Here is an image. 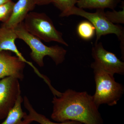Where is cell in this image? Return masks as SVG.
<instances>
[{"mask_svg":"<svg viewBox=\"0 0 124 124\" xmlns=\"http://www.w3.org/2000/svg\"><path fill=\"white\" fill-rule=\"evenodd\" d=\"M17 36L14 29L2 26L0 28V52L9 51L15 54L16 56L22 61L29 65L37 75L46 81L48 79L46 76L42 75L32 63L27 60L20 53L15 44V40Z\"/></svg>","mask_w":124,"mask_h":124,"instance_id":"obj_9","label":"cell"},{"mask_svg":"<svg viewBox=\"0 0 124 124\" xmlns=\"http://www.w3.org/2000/svg\"><path fill=\"white\" fill-rule=\"evenodd\" d=\"M77 1L78 0H51V3L61 11L60 17L75 6Z\"/></svg>","mask_w":124,"mask_h":124,"instance_id":"obj_15","label":"cell"},{"mask_svg":"<svg viewBox=\"0 0 124 124\" xmlns=\"http://www.w3.org/2000/svg\"><path fill=\"white\" fill-rule=\"evenodd\" d=\"M18 39L23 41L31 49V58L39 66L44 67V59L48 56L52 59L56 65L62 63L65 59L67 51L58 45L48 46L40 40L29 33L24 27L23 22L14 29Z\"/></svg>","mask_w":124,"mask_h":124,"instance_id":"obj_2","label":"cell"},{"mask_svg":"<svg viewBox=\"0 0 124 124\" xmlns=\"http://www.w3.org/2000/svg\"><path fill=\"white\" fill-rule=\"evenodd\" d=\"M7 51L0 52V80L8 77H13L23 80L26 63Z\"/></svg>","mask_w":124,"mask_h":124,"instance_id":"obj_8","label":"cell"},{"mask_svg":"<svg viewBox=\"0 0 124 124\" xmlns=\"http://www.w3.org/2000/svg\"><path fill=\"white\" fill-rule=\"evenodd\" d=\"M75 15L86 18L95 27L96 36L95 42H97L102 36L109 34H115L120 41L122 56L124 55V29L119 25L111 22L106 16L104 9H97L95 13H89L75 6L62 15L61 17Z\"/></svg>","mask_w":124,"mask_h":124,"instance_id":"obj_4","label":"cell"},{"mask_svg":"<svg viewBox=\"0 0 124 124\" xmlns=\"http://www.w3.org/2000/svg\"><path fill=\"white\" fill-rule=\"evenodd\" d=\"M52 120L57 122L74 121L84 124H103L101 114L93 96L86 91L68 89L52 101Z\"/></svg>","mask_w":124,"mask_h":124,"instance_id":"obj_1","label":"cell"},{"mask_svg":"<svg viewBox=\"0 0 124 124\" xmlns=\"http://www.w3.org/2000/svg\"></svg>","mask_w":124,"mask_h":124,"instance_id":"obj_20","label":"cell"},{"mask_svg":"<svg viewBox=\"0 0 124 124\" xmlns=\"http://www.w3.org/2000/svg\"><path fill=\"white\" fill-rule=\"evenodd\" d=\"M77 31L79 37L85 40L91 39L96 33L95 27L89 21L80 23L78 25Z\"/></svg>","mask_w":124,"mask_h":124,"instance_id":"obj_14","label":"cell"},{"mask_svg":"<svg viewBox=\"0 0 124 124\" xmlns=\"http://www.w3.org/2000/svg\"><path fill=\"white\" fill-rule=\"evenodd\" d=\"M15 3L11 0L0 5V21L4 23L8 21L12 14Z\"/></svg>","mask_w":124,"mask_h":124,"instance_id":"obj_16","label":"cell"},{"mask_svg":"<svg viewBox=\"0 0 124 124\" xmlns=\"http://www.w3.org/2000/svg\"><path fill=\"white\" fill-rule=\"evenodd\" d=\"M36 5H44L51 3V0H34Z\"/></svg>","mask_w":124,"mask_h":124,"instance_id":"obj_18","label":"cell"},{"mask_svg":"<svg viewBox=\"0 0 124 124\" xmlns=\"http://www.w3.org/2000/svg\"><path fill=\"white\" fill-rule=\"evenodd\" d=\"M107 17L111 22L114 23H124V7L121 11H117L113 10L112 11L105 12Z\"/></svg>","mask_w":124,"mask_h":124,"instance_id":"obj_17","label":"cell"},{"mask_svg":"<svg viewBox=\"0 0 124 124\" xmlns=\"http://www.w3.org/2000/svg\"><path fill=\"white\" fill-rule=\"evenodd\" d=\"M23 23L29 33L41 40L55 41L68 46L63 39L62 33L56 29L51 19L44 13L30 12L24 19Z\"/></svg>","mask_w":124,"mask_h":124,"instance_id":"obj_5","label":"cell"},{"mask_svg":"<svg viewBox=\"0 0 124 124\" xmlns=\"http://www.w3.org/2000/svg\"><path fill=\"white\" fill-rule=\"evenodd\" d=\"M92 69L96 85L93 95L95 104L98 107L103 104L110 106L116 105L124 94V85L116 81L113 75L97 68Z\"/></svg>","mask_w":124,"mask_h":124,"instance_id":"obj_3","label":"cell"},{"mask_svg":"<svg viewBox=\"0 0 124 124\" xmlns=\"http://www.w3.org/2000/svg\"><path fill=\"white\" fill-rule=\"evenodd\" d=\"M120 0H78V8L84 9L114 10Z\"/></svg>","mask_w":124,"mask_h":124,"instance_id":"obj_13","label":"cell"},{"mask_svg":"<svg viewBox=\"0 0 124 124\" xmlns=\"http://www.w3.org/2000/svg\"><path fill=\"white\" fill-rule=\"evenodd\" d=\"M23 104L25 108L29 112L28 118L32 122L36 121L40 124H82L81 122L74 121H67L60 123L51 121L49 119L42 114L38 113L33 108L29 100L26 96L23 98Z\"/></svg>","mask_w":124,"mask_h":124,"instance_id":"obj_12","label":"cell"},{"mask_svg":"<svg viewBox=\"0 0 124 124\" xmlns=\"http://www.w3.org/2000/svg\"><path fill=\"white\" fill-rule=\"evenodd\" d=\"M19 80L13 77L0 80V120L4 119L21 95Z\"/></svg>","mask_w":124,"mask_h":124,"instance_id":"obj_7","label":"cell"},{"mask_svg":"<svg viewBox=\"0 0 124 124\" xmlns=\"http://www.w3.org/2000/svg\"><path fill=\"white\" fill-rule=\"evenodd\" d=\"M10 0H0V5L7 3Z\"/></svg>","mask_w":124,"mask_h":124,"instance_id":"obj_19","label":"cell"},{"mask_svg":"<svg viewBox=\"0 0 124 124\" xmlns=\"http://www.w3.org/2000/svg\"><path fill=\"white\" fill-rule=\"evenodd\" d=\"M23 98L19 96L13 108L9 112L5 120L0 124H30L32 121L28 119V114L23 111L22 104Z\"/></svg>","mask_w":124,"mask_h":124,"instance_id":"obj_11","label":"cell"},{"mask_svg":"<svg viewBox=\"0 0 124 124\" xmlns=\"http://www.w3.org/2000/svg\"><path fill=\"white\" fill-rule=\"evenodd\" d=\"M35 5L34 0H18L15 3L10 17L2 26L14 29L23 22L27 15L34 8Z\"/></svg>","mask_w":124,"mask_h":124,"instance_id":"obj_10","label":"cell"},{"mask_svg":"<svg viewBox=\"0 0 124 124\" xmlns=\"http://www.w3.org/2000/svg\"><path fill=\"white\" fill-rule=\"evenodd\" d=\"M91 54L94 61L91 68H97L114 75H124V62L115 54L104 48L101 42H95L92 48Z\"/></svg>","mask_w":124,"mask_h":124,"instance_id":"obj_6","label":"cell"}]
</instances>
